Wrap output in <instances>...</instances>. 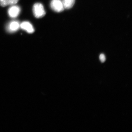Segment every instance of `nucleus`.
<instances>
[{"label":"nucleus","mask_w":132,"mask_h":132,"mask_svg":"<svg viewBox=\"0 0 132 132\" xmlns=\"http://www.w3.org/2000/svg\"><path fill=\"white\" fill-rule=\"evenodd\" d=\"M33 12L36 18H41L46 14V11L43 5L40 3H36L33 7Z\"/></svg>","instance_id":"1"},{"label":"nucleus","mask_w":132,"mask_h":132,"mask_svg":"<svg viewBox=\"0 0 132 132\" xmlns=\"http://www.w3.org/2000/svg\"><path fill=\"white\" fill-rule=\"evenodd\" d=\"M50 7L53 11L58 13L62 12L65 9L63 3L61 0H52Z\"/></svg>","instance_id":"2"},{"label":"nucleus","mask_w":132,"mask_h":132,"mask_svg":"<svg viewBox=\"0 0 132 132\" xmlns=\"http://www.w3.org/2000/svg\"><path fill=\"white\" fill-rule=\"evenodd\" d=\"M21 12V8L19 6L16 5H11L9 9L8 14L10 17L12 18H15L17 17Z\"/></svg>","instance_id":"3"},{"label":"nucleus","mask_w":132,"mask_h":132,"mask_svg":"<svg viewBox=\"0 0 132 132\" xmlns=\"http://www.w3.org/2000/svg\"><path fill=\"white\" fill-rule=\"evenodd\" d=\"M20 24L17 21L10 22L7 26V30L9 32H15L19 30L20 28Z\"/></svg>","instance_id":"4"},{"label":"nucleus","mask_w":132,"mask_h":132,"mask_svg":"<svg viewBox=\"0 0 132 132\" xmlns=\"http://www.w3.org/2000/svg\"><path fill=\"white\" fill-rule=\"evenodd\" d=\"M20 28L29 34H32L35 31L32 25L28 21H24L22 22L20 25Z\"/></svg>","instance_id":"5"},{"label":"nucleus","mask_w":132,"mask_h":132,"mask_svg":"<svg viewBox=\"0 0 132 132\" xmlns=\"http://www.w3.org/2000/svg\"><path fill=\"white\" fill-rule=\"evenodd\" d=\"M75 0H63L62 3L64 8L70 9L72 7L75 3Z\"/></svg>","instance_id":"6"},{"label":"nucleus","mask_w":132,"mask_h":132,"mask_svg":"<svg viewBox=\"0 0 132 132\" xmlns=\"http://www.w3.org/2000/svg\"><path fill=\"white\" fill-rule=\"evenodd\" d=\"M0 5L2 7H5L9 5L8 0H0Z\"/></svg>","instance_id":"7"},{"label":"nucleus","mask_w":132,"mask_h":132,"mask_svg":"<svg viewBox=\"0 0 132 132\" xmlns=\"http://www.w3.org/2000/svg\"><path fill=\"white\" fill-rule=\"evenodd\" d=\"M19 0H8L9 5H15L17 3Z\"/></svg>","instance_id":"8"},{"label":"nucleus","mask_w":132,"mask_h":132,"mask_svg":"<svg viewBox=\"0 0 132 132\" xmlns=\"http://www.w3.org/2000/svg\"><path fill=\"white\" fill-rule=\"evenodd\" d=\"M100 60L102 62H104L106 60V57L105 55L101 54L100 55Z\"/></svg>","instance_id":"9"}]
</instances>
